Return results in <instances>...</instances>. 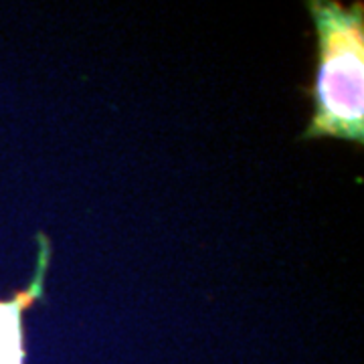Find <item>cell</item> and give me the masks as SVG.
<instances>
[{"label":"cell","mask_w":364,"mask_h":364,"mask_svg":"<svg viewBox=\"0 0 364 364\" xmlns=\"http://www.w3.org/2000/svg\"><path fill=\"white\" fill-rule=\"evenodd\" d=\"M37 269L27 289L9 299H0V364H25L23 316L29 307L45 297V277L51 263V241L47 235L37 237Z\"/></svg>","instance_id":"7a4b0ae2"},{"label":"cell","mask_w":364,"mask_h":364,"mask_svg":"<svg viewBox=\"0 0 364 364\" xmlns=\"http://www.w3.org/2000/svg\"><path fill=\"white\" fill-rule=\"evenodd\" d=\"M316 25L318 65L311 87L314 116L305 140L364 142V7L309 0Z\"/></svg>","instance_id":"6da1fadb"}]
</instances>
